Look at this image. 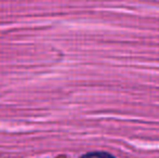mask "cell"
Wrapping results in <instances>:
<instances>
[{
  "label": "cell",
  "mask_w": 159,
  "mask_h": 158,
  "mask_svg": "<svg viewBox=\"0 0 159 158\" xmlns=\"http://www.w3.org/2000/svg\"><path fill=\"white\" fill-rule=\"evenodd\" d=\"M81 158H115V157L106 152H91L84 155Z\"/></svg>",
  "instance_id": "cell-1"
}]
</instances>
